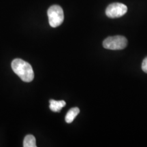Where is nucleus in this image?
<instances>
[{
	"label": "nucleus",
	"instance_id": "2",
	"mask_svg": "<svg viewBox=\"0 0 147 147\" xmlns=\"http://www.w3.org/2000/svg\"><path fill=\"white\" fill-rule=\"evenodd\" d=\"M49 24L52 27H57L61 25L64 20L63 9L58 5H53L47 12Z\"/></svg>",
	"mask_w": 147,
	"mask_h": 147
},
{
	"label": "nucleus",
	"instance_id": "7",
	"mask_svg": "<svg viewBox=\"0 0 147 147\" xmlns=\"http://www.w3.org/2000/svg\"><path fill=\"white\" fill-rule=\"evenodd\" d=\"M24 147H36V140L33 135H27L23 141Z\"/></svg>",
	"mask_w": 147,
	"mask_h": 147
},
{
	"label": "nucleus",
	"instance_id": "5",
	"mask_svg": "<svg viewBox=\"0 0 147 147\" xmlns=\"http://www.w3.org/2000/svg\"><path fill=\"white\" fill-rule=\"evenodd\" d=\"M66 105V103L65 101H56L51 100H50V109L53 112H59L62 108Z\"/></svg>",
	"mask_w": 147,
	"mask_h": 147
},
{
	"label": "nucleus",
	"instance_id": "4",
	"mask_svg": "<svg viewBox=\"0 0 147 147\" xmlns=\"http://www.w3.org/2000/svg\"><path fill=\"white\" fill-rule=\"evenodd\" d=\"M127 7L123 3H113L106 8V14L108 17L111 18H119L126 14Z\"/></svg>",
	"mask_w": 147,
	"mask_h": 147
},
{
	"label": "nucleus",
	"instance_id": "8",
	"mask_svg": "<svg viewBox=\"0 0 147 147\" xmlns=\"http://www.w3.org/2000/svg\"><path fill=\"white\" fill-rule=\"evenodd\" d=\"M142 69L145 73H147V57L144 58L142 63Z\"/></svg>",
	"mask_w": 147,
	"mask_h": 147
},
{
	"label": "nucleus",
	"instance_id": "6",
	"mask_svg": "<svg viewBox=\"0 0 147 147\" xmlns=\"http://www.w3.org/2000/svg\"><path fill=\"white\" fill-rule=\"evenodd\" d=\"M79 113H80V109L77 107L72 108L71 109L69 110L65 116V120L66 121V123H71L74 120V119L76 118V116L78 115Z\"/></svg>",
	"mask_w": 147,
	"mask_h": 147
},
{
	"label": "nucleus",
	"instance_id": "3",
	"mask_svg": "<svg viewBox=\"0 0 147 147\" xmlns=\"http://www.w3.org/2000/svg\"><path fill=\"white\" fill-rule=\"evenodd\" d=\"M127 45V40L123 36H110L103 41V47L109 50H122Z\"/></svg>",
	"mask_w": 147,
	"mask_h": 147
},
{
	"label": "nucleus",
	"instance_id": "1",
	"mask_svg": "<svg viewBox=\"0 0 147 147\" xmlns=\"http://www.w3.org/2000/svg\"><path fill=\"white\" fill-rule=\"evenodd\" d=\"M11 66L14 72L24 82H29L34 80V70L29 63L21 59H15L12 61Z\"/></svg>",
	"mask_w": 147,
	"mask_h": 147
}]
</instances>
